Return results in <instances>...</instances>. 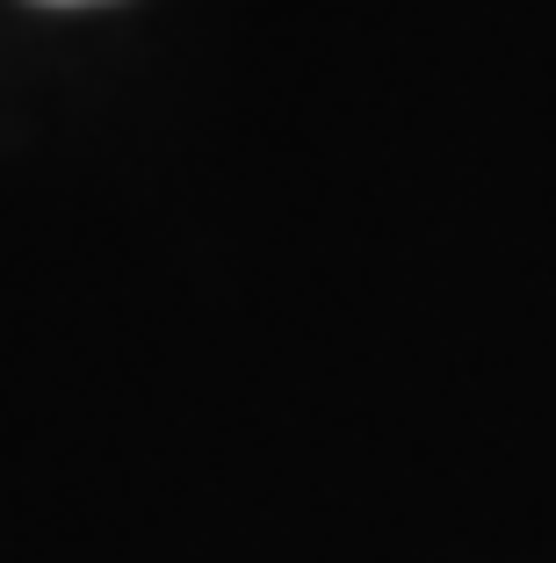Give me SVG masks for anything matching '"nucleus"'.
<instances>
[{"label": "nucleus", "instance_id": "nucleus-1", "mask_svg": "<svg viewBox=\"0 0 556 563\" xmlns=\"http://www.w3.org/2000/svg\"><path fill=\"white\" fill-rule=\"evenodd\" d=\"M51 8H80V0H51Z\"/></svg>", "mask_w": 556, "mask_h": 563}]
</instances>
